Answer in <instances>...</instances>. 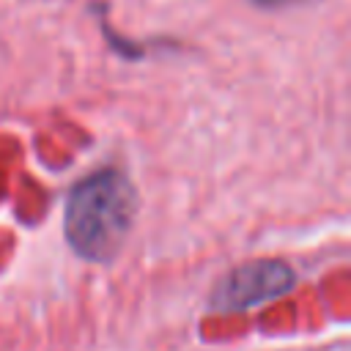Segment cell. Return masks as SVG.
Wrapping results in <instances>:
<instances>
[{
	"mask_svg": "<svg viewBox=\"0 0 351 351\" xmlns=\"http://www.w3.org/2000/svg\"><path fill=\"white\" fill-rule=\"evenodd\" d=\"M134 186L115 170L96 173L74 186L66 203V239L88 261H112L134 222Z\"/></svg>",
	"mask_w": 351,
	"mask_h": 351,
	"instance_id": "cell-1",
	"label": "cell"
},
{
	"mask_svg": "<svg viewBox=\"0 0 351 351\" xmlns=\"http://www.w3.org/2000/svg\"><path fill=\"white\" fill-rule=\"evenodd\" d=\"M293 271L282 261H255L233 269L214 291V310H247L293 288Z\"/></svg>",
	"mask_w": 351,
	"mask_h": 351,
	"instance_id": "cell-2",
	"label": "cell"
},
{
	"mask_svg": "<svg viewBox=\"0 0 351 351\" xmlns=\"http://www.w3.org/2000/svg\"><path fill=\"white\" fill-rule=\"evenodd\" d=\"M261 3H266V5H277V3H291V0H261Z\"/></svg>",
	"mask_w": 351,
	"mask_h": 351,
	"instance_id": "cell-3",
	"label": "cell"
}]
</instances>
